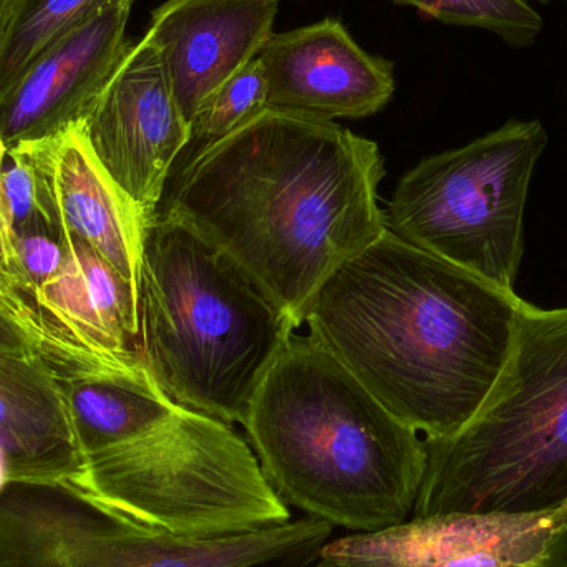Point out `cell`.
<instances>
[{
	"instance_id": "obj_1",
	"label": "cell",
	"mask_w": 567,
	"mask_h": 567,
	"mask_svg": "<svg viewBox=\"0 0 567 567\" xmlns=\"http://www.w3.org/2000/svg\"><path fill=\"white\" fill-rule=\"evenodd\" d=\"M375 142L333 120L266 109L203 145L166 212L225 252L302 326L323 282L389 229Z\"/></svg>"
},
{
	"instance_id": "obj_2",
	"label": "cell",
	"mask_w": 567,
	"mask_h": 567,
	"mask_svg": "<svg viewBox=\"0 0 567 567\" xmlns=\"http://www.w3.org/2000/svg\"><path fill=\"white\" fill-rule=\"evenodd\" d=\"M522 303L386 229L320 286L303 322L396 419L442 440L502 375Z\"/></svg>"
},
{
	"instance_id": "obj_3",
	"label": "cell",
	"mask_w": 567,
	"mask_h": 567,
	"mask_svg": "<svg viewBox=\"0 0 567 567\" xmlns=\"http://www.w3.org/2000/svg\"><path fill=\"white\" fill-rule=\"evenodd\" d=\"M243 426L287 505L352 533L406 522L429 450L316 340H290Z\"/></svg>"
},
{
	"instance_id": "obj_4",
	"label": "cell",
	"mask_w": 567,
	"mask_h": 567,
	"mask_svg": "<svg viewBox=\"0 0 567 567\" xmlns=\"http://www.w3.org/2000/svg\"><path fill=\"white\" fill-rule=\"evenodd\" d=\"M140 359L185 409L245 423L297 323L225 252L172 213L146 229Z\"/></svg>"
},
{
	"instance_id": "obj_5",
	"label": "cell",
	"mask_w": 567,
	"mask_h": 567,
	"mask_svg": "<svg viewBox=\"0 0 567 567\" xmlns=\"http://www.w3.org/2000/svg\"><path fill=\"white\" fill-rule=\"evenodd\" d=\"M413 516H532L567 506V309L523 300L502 375L458 432L425 440Z\"/></svg>"
},
{
	"instance_id": "obj_6",
	"label": "cell",
	"mask_w": 567,
	"mask_h": 567,
	"mask_svg": "<svg viewBox=\"0 0 567 567\" xmlns=\"http://www.w3.org/2000/svg\"><path fill=\"white\" fill-rule=\"evenodd\" d=\"M75 486L176 538L243 535L290 522L252 446L229 423L185 406L153 432L89 456Z\"/></svg>"
},
{
	"instance_id": "obj_7",
	"label": "cell",
	"mask_w": 567,
	"mask_h": 567,
	"mask_svg": "<svg viewBox=\"0 0 567 567\" xmlns=\"http://www.w3.org/2000/svg\"><path fill=\"white\" fill-rule=\"evenodd\" d=\"M548 145L545 126L512 120L402 176L386 225L403 241L515 292L529 183Z\"/></svg>"
},
{
	"instance_id": "obj_8",
	"label": "cell",
	"mask_w": 567,
	"mask_h": 567,
	"mask_svg": "<svg viewBox=\"0 0 567 567\" xmlns=\"http://www.w3.org/2000/svg\"><path fill=\"white\" fill-rule=\"evenodd\" d=\"M80 125L100 165L152 223L169 172L192 142V126L148 37L130 40Z\"/></svg>"
},
{
	"instance_id": "obj_9",
	"label": "cell",
	"mask_w": 567,
	"mask_h": 567,
	"mask_svg": "<svg viewBox=\"0 0 567 567\" xmlns=\"http://www.w3.org/2000/svg\"><path fill=\"white\" fill-rule=\"evenodd\" d=\"M567 523V506L532 516H413L375 533L323 543L316 567H523L538 561Z\"/></svg>"
},
{
	"instance_id": "obj_10",
	"label": "cell",
	"mask_w": 567,
	"mask_h": 567,
	"mask_svg": "<svg viewBox=\"0 0 567 567\" xmlns=\"http://www.w3.org/2000/svg\"><path fill=\"white\" fill-rule=\"evenodd\" d=\"M258 59L271 109L327 120L365 118L395 92L392 62L365 52L337 19L272 33Z\"/></svg>"
},
{
	"instance_id": "obj_11",
	"label": "cell",
	"mask_w": 567,
	"mask_h": 567,
	"mask_svg": "<svg viewBox=\"0 0 567 567\" xmlns=\"http://www.w3.org/2000/svg\"><path fill=\"white\" fill-rule=\"evenodd\" d=\"M145 532L153 529L69 483L0 489V567H125Z\"/></svg>"
},
{
	"instance_id": "obj_12",
	"label": "cell",
	"mask_w": 567,
	"mask_h": 567,
	"mask_svg": "<svg viewBox=\"0 0 567 567\" xmlns=\"http://www.w3.org/2000/svg\"><path fill=\"white\" fill-rule=\"evenodd\" d=\"M10 152L23 153L32 163L50 225L92 246L138 290L143 243L152 223L100 165L80 122Z\"/></svg>"
},
{
	"instance_id": "obj_13",
	"label": "cell",
	"mask_w": 567,
	"mask_h": 567,
	"mask_svg": "<svg viewBox=\"0 0 567 567\" xmlns=\"http://www.w3.org/2000/svg\"><path fill=\"white\" fill-rule=\"evenodd\" d=\"M278 7V0H166L153 10L145 35L189 126L206 100L259 55Z\"/></svg>"
},
{
	"instance_id": "obj_14",
	"label": "cell",
	"mask_w": 567,
	"mask_h": 567,
	"mask_svg": "<svg viewBox=\"0 0 567 567\" xmlns=\"http://www.w3.org/2000/svg\"><path fill=\"white\" fill-rule=\"evenodd\" d=\"M133 3H122L60 40L0 99V138L7 152L75 125L125 53Z\"/></svg>"
},
{
	"instance_id": "obj_15",
	"label": "cell",
	"mask_w": 567,
	"mask_h": 567,
	"mask_svg": "<svg viewBox=\"0 0 567 567\" xmlns=\"http://www.w3.org/2000/svg\"><path fill=\"white\" fill-rule=\"evenodd\" d=\"M66 365L0 350V452L9 482L75 486L85 472L63 392Z\"/></svg>"
},
{
	"instance_id": "obj_16",
	"label": "cell",
	"mask_w": 567,
	"mask_h": 567,
	"mask_svg": "<svg viewBox=\"0 0 567 567\" xmlns=\"http://www.w3.org/2000/svg\"><path fill=\"white\" fill-rule=\"evenodd\" d=\"M62 268L37 290L32 307L52 336L105 359L140 357L138 290L92 246L56 229Z\"/></svg>"
},
{
	"instance_id": "obj_17",
	"label": "cell",
	"mask_w": 567,
	"mask_h": 567,
	"mask_svg": "<svg viewBox=\"0 0 567 567\" xmlns=\"http://www.w3.org/2000/svg\"><path fill=\"white\" fill-rule=\"evenodd\" d=\"M63 392L85 462L153 432L179 409L140 357L76 360L63 369Z\"/></svg>"
},
{
	"instance_id": "obj_18",
	"label": "cell",
	"mask_w": 567,
	"mask_h": 567,
	"mask_svg": "<svg viewBox=\"0 0 567 567\" xmlns=\"http://www.w3.org/2000/svg\"><path fill=\"white\" fill-rule=\"evenodd\" d=\"M135 0H7L0 13V99L60 40Z\"/></svg>"
},
{
	"instance_id": "obj_19",
	"label": "cell",
	"mask_w": 567,
	"mask_h": 567,
	"mask_svg": "<svg viewBox=\"0 0 567 567\" xmlns=\"http://www.w3.org/2000/svg\"><path fill=\"white\" fill-rule=\"evenodd\" d=\"M452 25L489 30L515 47H528L543 32V17L528 0H392Z\"/></svg>"
},
{
	"instance_id": "obj_20",
	"label": "cell",
	"mask_w": 567,
	"mask_h": 567,
	"mask_svg": "<svg viewBox=\"0 0 567 567\" xmlns=\"http://www.w3.org/2000/svg\"><path fill=\"white\" fill-rule=\"evenodd\" d=\"M268 106L265 66L256 56L226 80L199 110L192 123V140L205 145L225 138Z\"/></svg>"
},
{
	"instance_id": "obj_21",
	"label": "cell",
	"mask_w": 567,
	"mask_h": 567,
	"mask_svg": "<svg viewBox=\"0 0 567 567\" xmlns=\"http://www.w3.org/2000/svg\"><path fill=\"white\" fill-rule=\"evenodd\" d=\"M62 261V245L56 238V229L45 216L13 233L10 238V269L20 297L30 307L37 290L55 278Z\"/></svg>"
},
{
	"instance_id": "obj_22",
	"label": "cell",
	"mask_w": 567,
	"mask_h": 567,
	"mask_svg": "<svg viewBox=\"0 0 567 567\" xmlns=\"http://www.w3.org/2000/svg\"><path fill=\"white\" fill-rule=\"evenodd\" d=\"M42 216L45 215L32 163L23 153L7 152L0 173V219L6 229L7 259L13 233Z\"/></svg>"
},
{
	"instance_id": "obj_23",
	"label": "cell",
	"mask_w": 567,
	"mask_h": 567,
	"mask_svg": "<svg viewBox=\"0 0 567 567\" xmlns=\"http://www.w3.org/2000/svg\"><path fill=\"white\" fill-rule=\"evenodd\" d=\"M0 350L40 353L60 363L82 359L90 352L52 336L39 319L17 309L0 297Z\"/></svg>"
},
{
	"instance_id": "obj_24",
	"label": "cell",
	"mask_w": 567,
	"mask_h": 567,
	"mask_svg": "<svg viewBox=\"0 0 567 567\" xmlns=\"http://www.w3.org/2000/svg\"><path fill=\"white\" fill-rule=\"evenodd\" d=\"M0 297L6 299L7 302L12 303V306H16L17 309L22 310V312L39 319L35 310H33L29 303L23 302L19 289H17L16 279H13L9 259H7L6 229H3L2 219H0Z\"/></svg>"
},
{
	"instance_id": "obj_25",
	"label": "cell",
	"mask_w": 567,
	"mask_h": 567,
	"mask_svg": "<svg viewBox=\"0 0 567 567\" xmlns=\"http://www.w3.org/2000/svg\"><path fill=\"white\" fill-rule=\"evenodd\" d=\"M523 567H567V523L565 528L553 539L548 551L538 561Z\"/></svg>"
},
{
	"instance_id": "obj_26",
	"label": "cell",
	"mask_w": 567,
	"mask_h": 567,
	"mask_svg": "<svg viewBox=\"0 0 567 567\" xmlns=\"http://www.w3.org/2000/svg\"><path fill=\"white\" fill-rule=\"evenodd\" d=\"M9 483V476H7L6 458H3L2 452H0V489Z\"/></svg>"
},
{
	"instance_id": "obj_27",
	"label": "cell",
	"mask_w": 567,
	"mask_h": 567,
	"mask_svg": "<svg viewBox=\"0 0 567 567\" xmlns=\"http://www.w3.org/2000/svg\"><path fill=\"white\" fill-rule=\"evenodd\" d=\"M7 0H0V13H2L3 7H6Z\"/></svg>"
},
{
	"instance_id": "obj_28",
	"label": "cell",
	"mask_w": 567,
	"mask_h": 567,
	"mask_svg": "<svg viewBox=\"0 0 567 567\" xmlns=\"http://www.w3.org/2000/svg\"><path fill=\"white\" fill-rule=\"evenodd\" d=\"M258 567H262V566H258Z\"/></svg>"
}]
</instances>
